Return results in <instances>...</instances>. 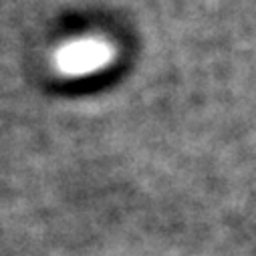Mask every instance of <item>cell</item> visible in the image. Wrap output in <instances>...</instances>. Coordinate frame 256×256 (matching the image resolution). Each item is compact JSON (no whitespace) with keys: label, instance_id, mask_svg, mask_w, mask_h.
I'll use <instances>...</instances> for the list:
<instances>
[{"label":"cell","instance_id":"6da1fadb","mask_svg":"<svg viewBox=\"0 0 256 256\" xmlns=\"http://www.w3.org/2000/svg\"><path fill=\"white\" fill-rule=\"evenodd\" d=\"M115 60V46L101 36H79L62 42L52 56L54 71L62 77H89Z\"/></svg>","mask_w":256,"mask_h":256}]
</instances>
